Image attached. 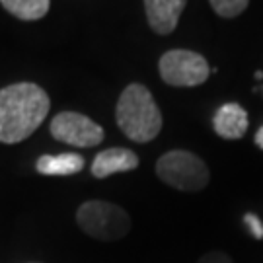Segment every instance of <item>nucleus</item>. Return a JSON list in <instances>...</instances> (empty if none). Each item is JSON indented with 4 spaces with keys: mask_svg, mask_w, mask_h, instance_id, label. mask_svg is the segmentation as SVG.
Masks as SVG:
<instances>
[{
    "mask_svg": "<svg viewBox=\"0 0 263 263\" xmlns=\"http://www.w3.org/2000/svg\"><path fill=\"white\" fill-rule=\"evenodd\" d=\"M51 102L47 92L31 82H18L0 90V142L26 141L45 121Z\"/></svg>",
    "mask_w": 263,
    "mask_h": 263,
    "instance_id": "nucleus-1",
    "label": "nucleus"
},
{
    "mask_svg": "<svg viewBox=\"0 0 263 263\" xmlns=\"http://www.w3.org/2000/svg\"><path fill=\"white\" fill-rule=\"evenodd\" d=\"M117 125L133 142H151L162 131V113L151 90L142 84H129L119 96L115 109Z\"/></svg>",
    "mask_w": 263,
    "mask_h": 263,
    "instance_id": "nucleus-2",
    "label": "nucleus"
},
{
    "mask_svg": "<svg viewBox=\"0 0 263 263\" xmlns=\"http://www.w3.org/2000/svg\"><path fill=\"white\" fill-rule=\"evenodd\" d=\"M76 222L84 234L100 242L121 240L131 230L129 213L119 205L102 199L82 203L76 211Z\"/></svg>",
    "mask_w": 263,
    "mask_h": 263,
    "instance_id": "nucleus-3",
    "label": "nucleus"
},
{
    "mask_svg": "<svg viewBox=\"0 0 263 263\" xmlns=\"http://www.w3.org/2000/svg\"><path fill=\"white\" fill-rule=\"evenodd\" d=\"M156 176L179 191H201L209 185L207 164L189 151H170L156 162Z\"/></svg>",
    "mask_w": 263,
    "mask_h": 263,
    "instance_id": "nucleus-4",
    "label": "nucleus"
},
{
    "mask_svg": "<svg viewBox=\"0 0 263 263\" xmlns=\"http://www.w3.org/2000/svg\"><path fill=\"white\" fill-rule=\"evenodd\" d=\"M158 70L162 80L176 88H193L203 84L211 74L207 59L187 49L166 51L160 57Z\"/></svg>",
    "mask_w": 263,
    "mask_h": 263,
    "instance_id": "nucleus-5",
    "label": "nucleus"
},
{
    "mask_svg": "<svg viewBox=\"0 0 263 263\" xmlns=\"http://www.w3.org/2000/svg\"><path fill=\"white\" fill-rule=\"evenodd\" d=\"M49 131L57 141L70 144V146H78V148L98 146L104 141V129L90 117L76 111L57 113L51 119Z\"/></svg>",
    "mask_w": 263,
    "mask_h": 263,
    "instance_id": "nucleus-6",
    "label": "nucleus"
},
{
    "mask_svg": "<svg viewBox=\"0 0 263 263\" xmlns=\"http://www.w3.org/2000/svg\"><path fill=\"white\" fill-rule=\"evenodd\" d=\"M187 0H144V10L151 28L158 35L172 33L179 22Z\"/></svg>",
    "mask_w": 263,
    "mask_h": 263,
    "instance_id": "nucleus-7",
    "label": "nucleus"
},
{
    "mask_svg": "<svg viewBox=\"0 0 263 263\" xmlns=\"http://www.w3.org/2000/svg\"><path fill=\"white\" fill-rule=\"evenodd\" d=\"M139 166V156L129 148H107L102 151L92 162V176L105 179L113 174L131 172Z\"/></svg>",
    "mask_w": 263,
    "mask_h": 263,
    "instance_id": "nucleus-8",
    "label": "nucleus"
},
{
    "mask_svg": "<svg viewBox=\"0 0 263 263\" xmlns=\"http://www.w3.org/2000/svg\"><path fill=\"white\" fill-rule=\"evenodd\" d=\"M248 111L242 105L238 104H224L216 109L215 117H213V127L215 133L222 139L228 141H236L242 139L248 131Z\"/></svg>",
    "mask_w": 263,
    "mask_h": 263,
    "instance_id": "nucleus-9",
    "label": "nucleus"
},
{
    "mask_svg": "<svg viewBox=\"0 0 263 263\" xmlns=\"http://www.w3.org/2000/svg\"><path fill=\"white\" fill-rule=\"evenodd\" d=\"M84 158L74 152H65V154H45L37 160L35 168L43 176H74L84 168Z\"/></svg>",
    "mask_w": 263,
    "mask_h": 263,
    "instance_id": "nucleus-10",
    "label": "nucleus"
},
{
    "mask_svg": "<svg viewBox=\"0 0 263 263\" xmlns=\"http://www.w3.org/2000/svg\"><path fill=\"white\" fill-rule=\"evenodd\" d=\"M0 4L18 20L35 22L49 12L51 0H0Z\"/></svg>",
    "mask_w": 263,
    "mask_h": 263,
    "instance_id": "nucleus-11",
    "label": "nucleus"
},
{
    "mask_svg": "<svg viewBox=\"0 0 263 263\" xmlns=\"http://www.w3.org/2000/svg\"><path fill=\"white\" fill-rule=\"evenodd\" d=\"M209 2L220 18H236L250 4V0H209Z\"/></svg>",
    "mask_w": 263,
    "mask_h": 263,
    "instance_id": "nucleus-12",
    "label": "nucleus"
},
{
    "mask_svg": "<svg viewBox=\"0 0 263 263\" xmlns=\"http://www.w3.org/2000/svg\"><path fill=\"white\" fill-rule=\"evenodd\" d=\"M244 222L248 224V228H250V232L254 234V238L261 240L263 238V222L259 220V216L248 213V215L244 216Z\"/></svg>",
    "mask_w": 263,
    "mask_h": 263,
    "instance_id": "nucleus-13",
    "label": "nucleus"
},
{
    "mask_svg": "<svg viewBox=\"0 0 263 263\" xmlns=\"http://www.w3.org/2000/svg\"><path fill=\"white\" fill-rule=\"evenodd\" d=\"M197 263H234L230 259V255H226L224 252H209L205 254Z\"/></svg>",
    "mask_w": 263,
    "mask_h": 263,
    "instance_id": "nucleus-14",
    "label": "nucleus"
},
{
    "mask_svg": "<svg viewBox=\"0 0 263 263\" xmlns=\"http://www.w3.org/2000/svg\"><path fill=\"white\" fill-rule=\"evenodd\" d=\"M255 144H257V146H259V148L263 151V127L257 133H255Z\"/></svg>",
    "mask_w": 263,
    "mask_h": 263,
    "instance_id": "nucleus-15",
    "label": "nucleus"
},
{
    "mask_svg": "<svg viewBox=\"0 0 263 263\" xmlns=\"http://www.w3.org/2000/svg\"><path fill=\"white\" fill-rule=\"evenodd\" d=\"M33 263H37V261H33Z\"/></svg>",
    "mask_w": 263,
    "mask_h": 263,
    "instance_id": "nucleus-16",
    "label": "nucleus"
}]
</instances>
